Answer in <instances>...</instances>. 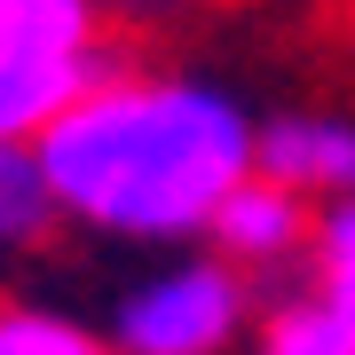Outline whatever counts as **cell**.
<instances>
[{
    "label": "cell",
    "mask_w": 355,
    "mask_h": 355,
    "mask_svg": "<svg viewBox=\"0 0 355 355\" xmlns=\"http://www.w3.org/2000/svg\"><path fill=\"white\" fill-rule=\"evenodd\" d=\"M103 71H111V55H103V48H79V55L0 48V142H40Z\"/></svg>",
    "instance_id": "5b68a950"
},
{
    "label": "cell",
    "mask_w": 355,
    "mask_h": 355,
    "mask_svg": "<svg viewBox=\"0 0 355 355\" xmlns=\"http://www.w3.org/2000/svg\"><path fill=\"white\" fill-rule=\"evenodd\" d=\"M245 331H253V277L205 253L127 284L103 340H111V355H229Z\"/></svg>",
    "instance_id": "7a4b0ae2"
},
{
    "label": "cell",
    "mask_w": 355,
    "mask_h": 355,
    "mask_svg": "<svg viewBox=\"0 0 355 355\" xmlns=\"http://www.w3.org/2000/svg\"><path fill=\"white\" fill-rule=\"evenodd\" d=\"M0 355H111V340H103V324H79L64 308L8 300L0 308Z\"/></svg>",
    "instance_id": "30bf717a"
},
{
    "label": "cell",
    "mask_w": 355,
    "mask_h": 355,
    "mask_svg": "<svg viewBox=\"0 0 355 355\" xmlns=\"http://www.w3.org/2000/svg\"><path fill=\"white\" fill-rule=\"evenodd\" d=\"M308 268H316V292L355 324V190L316 205V229H308Z\"/></svg>",
    "instance_id": "9c48e42d"
},
{
    "label": "cell",
    "mask_w": 355,
    "mask_h": 355,
    "mask_svg": "<svg viewBox=\"0 0 355 355\" xmlns=\"http://www.w3.org/2000/svg\"><path fill=\"white\" fill-rule=\"evenodd\" d=\"M253 174L300 190L308 205L355 190V119L340 111H277L253 119Z\"/></svg>",
    "instance_id": "277c9868"
},
{
    "label": "cell",
    "mask_w": 355,
    "mask_h": 355,
    "mask_svg": "<svg viewBox=\"0 0 355 355\" xmlns=\"http://www.w3.org/2000/svg\"><path fill=\"white\" fill-rule=\"evenodd\" d=\"M55 229V198L40 182L32 142H0V253H32Z\"/></svg>",
    "instance_id": "ba28073f"
},
{
    "label": "cell",
    "mask_w": 355,
    "mask_h": 355,
    "mask_svg": "<svg viewBox=\"0 0 355 355\" xmlns=\"http://www.w3.org/2000/svg\"><path fill=\"white\" fill-rule=\"evenodd\" d=\"M253 355H355V324L308 284L268 300V316L253 308Z\"/></svg>",
    "instance_id": "8992f818"
},
{
    "label": "cell",
    "mask_w": 355,
    "mask_h": 355,
    "mask_svg": "<svg viewBox=\"0 0 355 355\" xmlns=\"http://www.w3.org/2000/svg\"><path fill=\"white\" fill-rule=\"evenodd\" d=\"M32 158L55 221L127 245H190L221 190L253 174V111L214 79L111 64L32 142Z\"/></svg>",
    "instance_id": "6da1fadb"
},
{
    "label": "cell",
    "mask_w": 355,
    "mask_h": 355,
    "mask_svg": "<svg viewBox=\"0 0 355 355\" xmlns=\"http://www.w3.org/2000/svg\"><path fill=\"white\" fill-rule=\"evenodd\" d=\"M308 229H316V205L300 190H284L268 174H245L221 190L214 221H205V245L221 261H237L245 277H277V268L308 261Z\"/></svg>",
    "instance_id": "3957f363"
},
{
    "label": "cell",
    "mask_w": 355,
    "mask_h": 355,
    "mask_svg": "<svg viewBox=\"0 0 355 355\" xmlns=\"http://www.w3.org/2000/svg\"><path fill=\"white\" fill-rule=\"evenodd\" d=\"M103 40L95 0H0V48H40V55H79Z\"/></svg>",
    "instance_id": "52a82bcc"
}]
</instances>
